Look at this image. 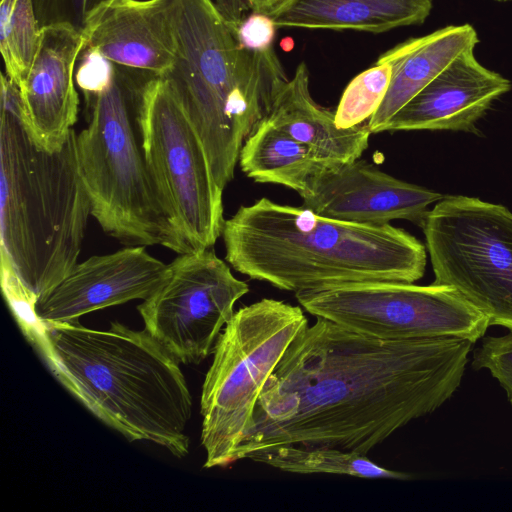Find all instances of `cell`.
<instances>
[{
  "label": "cell",
  "mask_w": 512,
  "mask_h": 512,
  "mask_svg": "<svg viewBox=\"0 0 512 512\" xmlns=\"http://www.w3.org/2000/svg\"><path fill=\"white\" fill-rule=\"evenodd\" d=\"M316 318L267 380L236 461L287 445L367 455L452 397L474 344L383 340Z\"/></svg>",
  "instance_id": "cell-1"
},
{
  "label": "cell",
  "mask_w": 512,
  "mask_h": 512,
  "mask_svg": "<svg viewBox=\"0 0 512 512\" xmlns=\"http://www.w3.org/2000/svg\"><path fill=\"white\" fill-rule=\"evenodd\" d=\"M91 201L76 151V132L55 151L39 146L21 116L17 85L1 75L0 246L4 296L16 319L78 263Z\"/></svg>",
  "instance_id": "cell-2"
},
{
  "label": "cell",
  "mask_w": 512,
  "mask_h": 512,
  "mask_svg": "<svg viewBox=\"0 0 512 512\" xmlns=\"http://www.w3.org/2000/svg\"><path fill=\"white\" fill-rule=\"evenodd\" d=\"M225 260L241 274L296 293L352 282L414 283L426 268V248L390 223L321 216L266 197L225 220Z\"/></svg>",
  "instance_id": "cell-3"
},
{
  "label": "cell",
  "mask_w": 512,
  "mask_h": 512,
  "mask_svg": "<svg viewBox=\"0 0 512 512\" xmlns=\"http://www.w3.org/2000/svg\"><path fill=\"white\" fill-rule=\"evenodd\" d=\"M25 337L61 384L106 425L130 441L155 443L179 458L188 454L191 394L180 363L145 329L38 321Z\"/></svg>",
  "instance_id": "cell-4"
},
{
  "label": "cell",
  "mask_w": 512,
  "mask_h": 512,
  "mask_svg": "<svg viewBox=\"0 0 512 512\" xmlns=\"http://www.w3.org/2000/svg\"><path fill=\"white\" fill-rule=\"evenodd\" d=\"M176 58L164 76L224 190L245 139L289 80L273 48L249 51L214 0H173Z\"/></svg>",
  "instance_id": "cell-5"
},
{
  "label": "cell",
  "mask_w": 512,
  "mask_h": 512,
  "mask_svg": "<svg viewBox=\"0 0 512 512\" xmlns=\"http://www.w3.org/2000/svg\"><path fill=\"white\" fill-rule=\"evenodd\" d=\"M156 75L114 63L109 80L85 93L86 127L76 133L80 172L91 216L127 246L161 245L181 254L147 168L140 111Z\"/></svg>",
  "instance_id": "cell-6"
},
{
  "label": "cell",
  "mask_w": 512,
  "mask_h": 512,
  "mask_svg": "<svg viewBox=\"0 0 512 512\" xmlns=\"http://www.w3.org/2000/svg\"><path fill=\"white\" fill-rule=\"evenodd\" d=\"M307 327L300 306L275 299L263 298L234 313L216 341L202 387L205 468L236 461L267 380Z\"/></svg>",
  "instance_id": "cell-7"
},
{
  "label": "cell",
  "mask_w": 512,
  "mask_h": 512,
  "mask_svg": "<svg viewBox=\"0 0 512 512\" xmlns=\"http://www.w3.org/2000/svg\"><path fill=\"white\" fill-rule=\"evenodd\" d=\"M147 168L181 254L213 248L221 236L223 190L204 146L169 83L155 76L140 111Z\"/></svg>",
  "instance_id": "cell-8"
},
{
  "label": "cell",
  "mask_w": 512,
  "mask_h": 512,
  "mask_svg": "<svg viewBox=\"0 0 512 512\" xmlns=\"http://www.w3.org/2000/svg\"><path fill=\"white\" fill-rule=\"evenodd\" d=\"M434 283L456 288L489 321L512 330V212L468 196H448L422 226Z\"/></svg>",
  "instance_id": "cell-9"
},
{
  "label": "cell",
  "mask_w": 512,
  "mask_h": 512,
  "mask_svg": "<svg viewBox=\"0 0 512 512\" xmlns=\"http://www.w3.org/2000/svg\"><path fill=\"white\" fill-rule=\"evenodd\" d=\"M315 317L383 340L481 339L488 318L456 288L397 281L344 283L295 294Z\"/></svg>",
  "instance_id": "cell-10"
},
{
  "label": "cell",
  "mask_w": 512,
  "mask_h": 512,
  "mask_svg": "<svg viewBox=\"0 0 512 512\" xmlns=\"http://www.w3.org/2000/svg\"><path fill=\"white\" fill-rule=\"evenodd\" d=\"M248 291L209 248L179 254L137 309L145 330L180 364H199L213 352L234 305Z\"/></svg>",
  "instance_id": "cell-11"
},
{
  "label": "cell",
  "mask_w": 512,
  "mask_h": 512,
  "mask_svg": "<svg viewBox=\"0 0 512 512\" xmlns=\"http://www.w3.org/2000/svg\"><path fill=\"white\" fill-rule=\"evenodd\" d=\"M299 195L303 207L324 217L366 224L404 219L421 228L428 207L443 199L438 192L397 179L360 158L321 166Z\"/></svg>",
  "instance_id": "cell-12"
},
{
  "label": "cell",
  "mask_w": 512,
  "mask_h": 512,
  "mask_svg": "<svg viewBox=\"0 0 512 512\" xmlns=\"http://www.w3.org/2000/svg\"><path fill=\"white\" fill-rule=\"evenodd\" d=\"M168 264L145 246H126L78 262L70 273L35 305L41 322H74L81 316L148 298L164 279Z\"/></svg>",
  "instance_id": "cell-13"
},
{
  "label": "cell",
  "mask_w": 512,
  "mask_h": 512,
  "mask_svg": "<svg viewBox=\"0 0 512 512\" xmlns=\"http://www.w3.org/2000/svg\"><path fill=\"white\" fill-rule=\"evenodd\" d=\"M85 41L84 33L70 26L41 28L31 68L17 86L26 129L46 150H59L77 121L79 95L74 69Z\"/></svg>",
  "instance_id": "cell-14"
},
{
  "label": "cell",
  "mask_w": 512,
  "mask_h": 512,
  "mask_svg": "<svg viewBox=\"0 0 512 512\" xmlns=\"http://www.w3.org/2000/svg\"><path fill=\"white\" fill-rule=\"evenodd\" d=\"M511 82L484 67L474 49L458 56L387 122L384 131L451 130L478 134L476 122Z\"/></svg>",
  "instance_id": "cell-15"
},
{
  "label": "cell",
  "mask_w": 512,
  "mask_h": 512,
  "mask_svg": "<svg viewBox=\"0 0 512 512\" xmlns=\"http://www.w3.org/2000/svg\"><path fill=\"white\" fill-rule=\"evenodd\" d=\"M84 36V47L113 63L162 77L176 58L173 0H115Z\"/></svg>",
  "instance_id": "cell-16"
},
{
  "label": "cell",
  "mask_w": 512,
  "mask_h": 512,
  "mask_svg": "<svg viewBox=\"0 0 512 512\" xmlns=\"http://www.w3.org/2000/svg\"><path fill=\"white\" fill-rule=\"evenodd\" d=\"M309 83L308 68L305 63H299L265 119L307 146L325 166L359 159L368 147L371 134L367 122L346 129L337 127L335 111L313 99Z\"/></svg>",
  "instance_id": "cell-17"
},
{
  "label": "cell",
  "mask_w": 512,
  "mask_h": 512,
  "mask_svg": "<svg viewBox=\"0 0 512 512\" xmlns=\"http://www.w3.org/2000/svg\"><path fill=\"white\" fill-rule=\"evenodd\" d=\"M479 42L470 24L450 25L428 35L407 39L380 55L392 66L391 81L377 111L367 121L372 133L387 122L420 90L462 53Z\"/></svg>",
  "instance_id": "cell-18"
},
{
  "label": "cell",
  "mask_w": 512,
  "mask_h": 512,
  "mask_svg": "<svg viewBox=\"0 0 512 512\" xmlns=\"http://www.w3.org/2000/svg\"><path fill=\"white\" fill-rule=\"evenodd\" d=\"M432 0H281L266 13L276 27L384 33L422 24Z\"/></svg>",
  "instance_id": "cell-19"
},
{
  "label": "cell",
  "mask_w": 512,
  "mask_h": 512,
  "mask_svg": "<svg viewBox=\"0 0 512 512\" xmlns=\"http://www.w3.org/2000/svg\"><path fill=\"white\" fill-rule=\"evenodd\" d=\"M238 162L242 172L255 182L283 185L298 194L323 166L307 146L265 118L245 139Z\"/></svg>",
  "instance_id": "cell-20"
},
{
  "label": "cell",
  "mask_w": 512,
  "mask_h": 512,
  "mask_svg": "<svg viewBox=\"0 0 512 512\" xmlns=\"http://www.w3.org/2000/svg\"><path fill=\"white\" fill-rule=\"evenodd\" d=\"M247 459L297 474H337L365 479L411 478L409 474L378 465L366 455L333 447L279 446L254 452Z\"/></svg>",
  "instance_id": "cell-21"
},
{
  "label": "cell",
  "mask_w": 512,
  "mask_h": 512,
  "mask_svg": "<svg viewBox=\"0 0 512 512\" xmlns=\"http://www.w3.org/2000/svg\"><path fill=\"white\" fill-rule=\"evenodd\" d=\"M40 35L32 0H1L0 50L5 74L17 86L31 68Z\"/></svg>",
  "instance_id": "cell-22"
},
{
  "label": "cell",
  "mask_w": 512,
  "mask_h": 512,
  "mask_svg": "<svg viewBox=\"0 0 512 512\" xmlns=\"http://www.w3.org/2000/svg\"><path fill=\"white\" fill-rule=\"evenodd\" d=\"M391 76V64L378 58L373 66L354 77L335 110L337 127L346 129L367 122L384 100Z\"/></svg>",
  "instance_id": "cell-23"
},
{
  "label": "cell",
  "mask_w": 512,
  "mask_h": 512,
  "mask_svg": "<svg viewBox=\"0 0 512 512\" xmlns=\"http://www.w3.org/2000/svg\"><path fill=\"white\" fill-rule=\"evenodd\" d=\"M115 0H32L41 28L66 25L84 33L97 15Z\"/></svg>",
  "instance_id": "cell-24"
},
{
  "label": "cell",
  "mask_w": 512,
  "mask_h": 512,
  "mask_svg": "<svg viewBox=\"0 0 512 512\" xmlns=\"http://www.w3.org/2000/svg\"><path fill=\"white\" fill-rule=\"evenodd\" d=\"M472 367L487 369L505 390L512 405V330L502 336L482 337L473 353Z\"/></svg>",
  "instance_id": "cell-25"
},
{
  "label": "cell",
  "mask_w": 512,
  "mask_h": 512,
  "mask_svg": "<svg viewBox=\"0 0 512 512\" xmlns=\"http://www.w3.org/2000/svg\"><path fill=\"white\" fill-rule=\"evenodd\" d=\"M276 25L266 14L252 12L245 16L235 33L239 44L249 51H267L273 48Z\"/></svg>",
  "instance_id": "cell-26"
},
{
  "label": "cell",
  "mask_w": 512,
  "mask_h": 512,
  "mask_svg": "<svg viewBox=\"0 0 512 512\" xmlns=\"http://www.w3.org/2000/svg\"><path fill=\"white\" fill-rule=\"evenodd\" d=\"M227 23L236 31L249 6L244 0H214Z\"/></svg>",
  "instance_id": "cell-27"
},
{
  "label": "cell",
  "mask_w": 512,
  "mask_h": 512,
  "mask_svg": "<svg viewBox=\"0 0 512 512\" xmlns=\"http://www.w3.org/2000/svg\"><path fill=\"white\" fill-rule=\"evenodd\" d=\"M249 9L252 12H258L266 14L270 11L274 6H276L281 0H244Z\"/></svg>",
  "instance_id": "cell-28"
},
{
  "label": "cell",
  "mask_w": 512,
  "mask_h": 512,
  "mask_svg": "<svg viewBox=\"0 0 512 512\" xmlns=\"http://www.w3.org/2000/svg\"><path fill=\"white\" fill-rule=\"evenodd\" d=\"M494 1H497V2H508V1H511V0H494Z\"/></svg>",
  "instance_id": "cell-29"
}]
</instances>
